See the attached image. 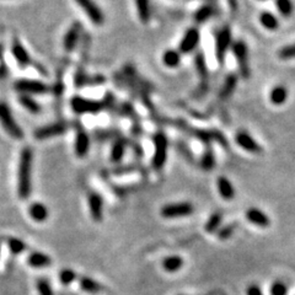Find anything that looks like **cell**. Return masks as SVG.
<instances>
[{
  "instance_id": "19",
  "label": "cell",
  "mask_w": 295,
  "mask_h": 295,
  "mask_svg": "<svg viewBox=\"0 0 295 295\" xmlns=\"http://www.w3.org/2000/svg\"><path fill=\"white\" fill-rule=\"evenodd\" d=\"M28 214H30V217L32 218L35 221L42 223V221H45L48 218V209L43 203L35 202L28 208Z\"/></svg>"
},
{
  "instance_id": "36",
  "label": "cell",
  "mask_w": 295,
  "mask_h": 295,
  "mask_svg": "<svg viewBox=\"0 0 295 295\" xmlns=\"http://www.w3.org/2000/svg\"><path fill=\"white\" fill-rule=\"evenodd\" d=\"M196 65H197L199 75L202 76V80L203 81L208 80V70H207V67H205V62L204 59H203L202 54H198L197 57H196Z\"/></svg>"
},
{
  "instance_id": "13",
  "label": "cell",
  "mask_w": 295,
  "mask_h": 295,
  "mask_svg": "<svg viewBox=\"0 0 295 295\" xmlns=\"http://www.w3.org/2000/svg\"><path fill=\"white\" fill-rule=\"evenodd\" d=\"M89 208L90 214L95 221H101L103 217V200L98 193H90L89 195Z\"/></svg>"
},
{
  "instance_id": "6",
  "label": "cell",
  "mask_w": 295,
  "mask_h": 295,
  "mask_svg": "<svg viewBox=\"0 0 295 295\" xmlns=\"http://www.w3.org/2000/svg\"><path fill=\"white\" fill-rule=\"evenodd\" d=\"M231 45V31L228 26L219 30L215 37V54H217L219 63L224 62L226 52Z\"/></svg>"
},
{
  "instance_id": "21",
  "label": "cell",
  "mask_w": 295,
  "mask_h": 295,
  "mask_svg": "<svg viewBox=\"0 0 295 295\" xmlns=\"http://www.w3.org/2000/svg\"><path fill=\"white\" fill-rule=\"evenodd\" d=\"M288 98V90L285 86L277 85L270 90V100L273 105H283Z\"/></svg>"
},
{
  "instance_id": "7",
  "label": "cell",
  "mask_w": 295,
  "mask_h": 295,
  "mask_svg": "<svg viewBox=\"0 0 295 295\" xmlns=\"http://www.w3.org/2000/svg\"><path fill=\"white\" fill-rule=\"evenodd\" d=\"M233 53L238 60L239 68H240V74L245 79L250 76V67H248V52L247 46L243 41H238L233 45Z\"/></svg>"
},
{
  "instance_id": "29",
  "label": "cell",
  "mask_w": 295,
  "mask_h": 295,
  "mask_svg": "<svg viewBox=\"0 0 295 295\" xmlns=\"http://www.w3.org/2000/svg\"><path fill=\"white\" fill-rule=\"evenodd\" d=\"M221 220H223L221 213H214V214H212V217H210L207 223H205V231H208V233H214V231H217L218 229H219L220 224H221Z\"/></svg>"
},
{
  "instance_id": "32",
  "label": "cell",
  "mask_w": 295,
  "mask_h": 295,
  "mask_svg": "<svg viewBox=\"0 0 295 295\" xmlns=\"http://www.w3.org/2000/svg\"><path fill=\"white\" fill-rule=\"evenodd\" d=\"M8 246H9V248H10L11 252L15 253V255L24 252V251L27 248V246H26V244L24 243L23 240H20V239H16V238L9 239Z\"/></svg>"
},
{
  "instance_id": "42",
  "label": "cell",
  "mask_w": 295,
  "mask_h": 295,
  "mask_svg": "<svg viewBox=\"0 0 295 295\" xmlns=\"http://www.w3.org/2000/svg\"><path fill=\"white\" fill-rule=\"evenodd\" d=\"M261 1H263V0H261Z\"/></svg>"
},
{
  "instance_id": "18",
  "label": "cell",
  "mask_w": 295,
  "mask_h": 295,
  "mask_svg": "<svg viewBox=\"0 0 295 295\" xmlns=\"http://www.w3.org/2000/svg\"><path fill=\"white\" fill-rule=\"evenodd\" d=\"M217 185H218V191H219L220 196L223 197V199L231 200L234 197H235V190H234L233 185H231V182L226 177L220 176L217 181Z\"/></svg>"
},
{
  "instance_id": "2",
  "label": "cell",
  "mask_w": 295,
  "mask_h": 295,
  "mask_svg": "<svg viewBox=\"0 0 295 295\" xmlns=\"http://www.w3.org/2000/svg\"><path fill=\"white\" fill-rule=\"evenodd\" d=\"M0 123L3 125V128L5 129V132L8 133L10 137H13L14 139H23L24 138V130L20 125L18 124V122L14 118L13 112H11L10 107L8 106V103L0 101Z\"/></svg>"
},
{
  "instance_id": "9",
  "label": "cell",
  "mask_w": 295,
  "mask_h": 295,
  "mask_svg": "<svg viewBox=\"0 0 295 295\" xmlns=\"http://www.w3.org/2000/svg\"><path fill=\"white\" fill-rule=\"evenodd\" d=\"M15 89L20 93L26 94H45L47 93L48 86L38 80H28V79H20L14 84Z\"/></svg>"
},
{
  "instance_id": "20",
  "label": "cell",
  "mask_w": 295,
  "mask_h": 295,
  "mask_svg": "<svg viewBox=\"0 0 295 295\" xmlns=\"http://www.w3.org/2000/svg\"><path fill=\"white\" fill-rule=\"evenodd\" d=\"M27 262L33 268H45L52 263V260L48 255L42 252H32L27 258Z\"/></svg>"
},
{
  "instance_id": "8",
  "label": "cell",
  "mask_w": 295,
  "mask_h": 295,
  "mask_svg": "<svg viewBox=\"0 0 295 295\" xmlns=\"http://www.w3.org/2000/svg\"><path fill=\"white\" fill-rule=\"evenodd\" d=\"M76 4L84 10V13L89 16L93 24L95 25H102L105 23V15L100 6L94 0H75Z\"/></svg>"
},
{
  "instance_id": "37",
  "label": "cell",
  "mask_w": 295,
  "mask_h": 295,
  "mask_svg": "<svg viewBox=\"0 0 295 295\" xmlns=\"http://www.w3.org/2000/svg\"><path fill=\"white\" fill-rule=\"evenodd\" d=\"M278 55H279L280 59H284V60L295 58V43L294 45H289L280 48L279 52H278Z\"/></svg>"
},
{
  "instance_id": "24",
  "label": "cell",
  "mask_w": 295,
  "mask_h": 295,
  "mask_svg": "<svg viewBox=\"0 0 295 295\" xmlns=\"http://www.w3.org/2000/svg\"><path fill=\"white\" fill-rule=\"evenodd\" d=\"M163 62L169 68L178 67L181 63V53L175 49L166 50L163 54Z\"/></svg>"
},
{
  "instance_id": "16",
  "label": "cell",
  "mask_w": 295,
  "mask_h": 295,
  "mask_svg": "<svg viewBox=\"0 0 295 295\" xmlns=\"http://www.w3.org/2000/svg\"><path fill=\"white\" fill-rule=\"evenodd\" d=\"M74 148H75V154L79 158H84L89 153V149H90V138H89V135L84 130H79L76 133Z\"/></svg>"
},
{
  "instance_id": "28",
  "label": "cell",
  "mask_w": 295,
  "mask_h": 295,
  "mask_svg": "<svg viewBox=\"0 0 295 295\" xmlns=\"http://www.w3.org/2000/svg\"><path fill=\"white\" fill-rule=\"evenodd\" d=\"M19 102L31 113H38L41 111V106L28 95H21L19 98Z\"/></svg>"
},
{
  "instance_id": "4",
  "label": "cell",
  "mask_w": 295,
  "mask_h": 295,
  "mask_svg": "<svg viewBox=\"0 0 295 295\" xmlns=\"http://www.w3.org/2000/svg\"><path fill=\"white\" fill-rule=\"evenodd\" d=\"M73 111L79 115L83 113H98L103 108L102 102H98L95 100H89V98H81V96H74L70 101Z\"/></svg>"
},
{
  "instance_id": "25",
  "label": "cell",
  "mask_w": 295,
  "mask_h": 295,
  "mask_svg": "<svg viewBox=\"0 0 295 295\" xmlns=\"http://www.w3.org/2000/svg\"><path fill=\"white\" fill-rule=\"evenodd\" d=\"M260 23L268 31H275L278 28V26H279L278 19L272 13H268V11H265V13L261 14Z\"/></svg>"
},
{
  "instance_id": "34",
  "label": "cell",
  "mask_w": 295,
  "mask_h": 295,
  "mask_svg": "<svg viewBox=\"0 0 295 295\" xmlns=\"http://www.w3.org/2000/svg\"><path fill=\"white\" fill-rule=\"evenodd\" d=\"M277 8L283 16H290L293 13V4L290 0H275Z\"/></svg>"
},
{
  "instance_id": "26",
  "label": "cell",
  "mask_w": 295,
  "mask_h": 295,
  "mask_svg": "<svg viewBox=\"0 0 295 295\" xmlns=\"http://www.w3.org/2000/svg\"><path fill=\"white\" fill-rule=\"evenodd\" d=\"M80 288L84 290V292L90 293V294H96V293L102 290V284H100V283L96 282V280L91 279V278L81 277Z\"/></svg>"
},
{
  "instance_id": "5",
  "label": "cell",
  "mask_w": 295,
  "mask_h": 295,
  "mask_svg": "<svg viewBox=\"0 0 295 295\" xmlns=\"http://www.w3.org/2000/svg\"><path fill=\"white\" fill-rule=\"evenodd\" d=\"M195 212L193 204L188 202H180L172 203V204L164 205L161 209V215L166 219H176V218L187 217Z\"/></svg>"
},
{
  "instance_id": "30",
  "label": "cell",
  "mask_w": 295,
  "mask_h": 295,
  "mask_svg": "<svg viewBox=\"0 0 295 295\" xmlns=\"http://www.w3.org/2000/svg\"><path fill=\"white\" fill-rule=\"evenodd\" d=\"M124 148L125 145L122 140H118L113 144L112 150H111V160L113 163H120L122 160L123 155H124Z\"/></svg>"
},
{
  "instance_id": "11",
  "label": "cell",
  "mask_w": 295,
  "mask_h": 295,
  "mask_svg": "<svg viewBox=\"0 0 295 295\" xmlns=\"http://www.w3.org/2000/svg\"><path fill=\"white\" fill-rule=\"evenodd\" d=\"M199 31L197 28L192 27L190 30L186 31L185 36H183L182 41L180 43V48L178 52L180 53H191L196 49V47L199 43Z\"/></svg>"
},
{
  "instance_id": "1",
  "label": "cell",
  "mask_w": 295,
  "mask_h": 295,
  "mask_svg": "<svg viewBox=\"0 0 295 295\" xmlns=\"http://www.w3.org/2000/svg\"><path fill=\"white\" fill-rule=\"evenodd\" d=\"M32 160L31 148L25 147L20 153L18 172V193L21 199H27L32 192Z\"/></svg>"
},
{
  "instance_id": "3",
  "label": "cell",
  "mask_w": 295,
  "mask_h": 295,
  "mask_svg": "<svg viewBox=\"0 0 295 295\" xmlns=\"http://www.w3.org/2000/svg\"><path fill=\"white\" fill-rule=\"evenodd\" d=\"M154 148L155 149H154L153 168L155 170H161L168 159L169 148V140L163 132H159L154 135Z\"/></svg>"
},
{
  "instance_id": "41",
  "label": "cell",
  "mask_w": 295,
  "mask_h": 295,
  "mask_svg": "<svg viewBox=\"0 0 295 295\" xmlns=\"http://www.w3.org/2000/svg\"><path fill=\"white\" fill-rule=\"evenodd\" d=\"M246 293H247V295H263L261 288L256 284L250 285V287L247 288V290H246Z\"/></svg>"
},
{
  "instance_id": "35",
  "label": "cell",
  "mask_w": 295,
  "mask_h": 295,
  "mask_svg": "<svg viewBox=\"0 0 295 295\" xmlns=\"http://www.w3.org/2000/svg\"><path fill=\"white\" fill-rule=\"evenodd\" d=\"M37 290L40 293V295H54L52 287H50L48 280L45 279V278H40L37 280Z\"/></svg>"
},
{
  "instance_id": "22",
  "label": "cell",
  "mask_w": 295,
  "mask_h": 295,
  "mask_svg": "<svg viewBox=\"0 0 295 295\" xmlns=\"http://www.w3.org/2000/svg\"><path fill=\"white\" fill-rule=\"evenodd\" d=\"M135 5H137V11L139 19L143 24H148L150 21L151 10L149 0H135Z\"/></svg>"
},
{
  "instance_id": "27",
  "label": "cell",
  "mask_w": 295,
  "mask_h": 295,
  "mask_svg": "<svg viewBox=\"0 0 295 295\" xmlns=\"http://www.w3.org/2000/svg\"><path fill=\"white\" fill-rule=\"evenodd\" d=\"M182 266H183V260L181 257H178V256H170V257L165 258V260L163 261L164 270L171 273L181 270Z\"/></svg>"
},
{
  "instance_id": "33",
  "label": "cell",
  "mask_w": 295,
  "mask_h": 295,
  "mask_svg": "<svg viewBox=\"0 0 295 295\" xmlns=\"http://www.w3.org/2000/svg\"><path fill=\"white\" fill-rule=\"evenodd\" d=\"M212 15H213V9L210 8V6L205 5V6H202L199 10H197V13L195 14V19L198 24H202V23H205V21H207Z\"/></svg>"
},
{
  "instance_id": "38",
  "label": "cell",
  "mask_w": 295,
  "mask_h": 295,
  "mask_svg": "<svg viewBox=\"0 0 295 295\" xmlns=\"http://www.w3.org/2000/svg\"><path fill=\"white\" fill-rule=\"evenodd\" d=\"M76 273L73 270H63L59 273V279L63 284H70L75 280Z\"/></svg>"
},
{
  "instance_id": "40",
  "label": "cell",
  "mask_w": 295,
  "mask_h": 295,
  "mask_svg": "<svg viewBox=\"0 0 295 295\" xmlns=\"http://www.w3.org/2000/svg\"><path fill=\"white\" fill-rule=\"evenodd\" d=\"M234 230H235V225H234V224L225 226V228H223L219 231V239L220 240H226V239H229L233 235Z\"/></svg>"
},
{
  "instance_id": "12",
  "label": "cell",
  "mask_w": 295,
  "mask_h": 295,
  "mask_svg": "<svg viewBox=\"0 0 295 295\" xmlns=\"http://www.w3.org/2000/svg\"><path fill=\"white\" fill-rule=\"evenodd\" d=\"M235 142L238 143L239 147L248 153L258 154L262 151V147L246 132H239L235 137Z\"/></svg>"
},
{
  "instance_id": "39",
  "label": "cell",
  "mask_w": 295,
  "mask_h": 295,
  "mask_svg": "<svg viewBox=\"0 0 295 295\" xmlns=\"http://www.w3.org/2000/svg\"><path fill=\"white\" fill-rule=\"evenodd\" d=\"M288 288L283 282H274L270 287V295H287Z\"/></svg>"
},
{
  "instance_id": "14",
  "label": "cell",
  "mask_w": 295,
  "mask_h": 295,
  "mask_svg": "<svg viewBox=\"0 0 295 295\" xmlns=\"http://www.w3.org/2000/svg\"><path fill=\"white\" fill-rule=\"evenodd\" d=\"M246 219L250 223L255 224V225L260 226V228H268L270 224V220L268 218V215L266 213H263L262 210L257 209V208H250L246 212Z\"/></svg>"
},
{
  "instance_id": "15",
  "label": "cell",
  "mask_w": 295,
  "mask_h": 295,
  "mask_svg": "<svg viewBox=\"0 0 295 295\" xmlns=\"http://www.w3.org/2000/svg\"><path fill=\"white\" fill-rule=\"evenodd\" d=\"M80 28L81 26L79 24H74L72 27L68 30V32L65 33L64 41H63V46H64V49L67 52H72L75 46L78 45V41L80 38Z\"/></svg>"
},
{
  "instance_id": "23",
  "label": "cell",
  "mask_w": 295,
  "mask_h": 295,
  "mask_svg": "<svg viewBox=\"0 0 295 295\" xmlns=\"http://www.w3.org/2000/svg\"><path fill=\"white\" fill-rule=\"evenodd\" d=\"M238 86V76L230 74V75L226 76L225 83H224L223 89H221V93H220V98H228L231 94L234 93V90Z\"/></svg>"
},
{
  "instance_id": "17",
  "label": "cell",
  "mask_w": 295,
  "mask_h": 295,
  "mask_svg": "<svg viewBox=\"0 0 295 295\" xmlns=\"http://www.w3.org/2000/svg\"><path fill=\"white\" fill-rule=\"evenodd\" d=\"M11 49H13L14 58H15L16 62H18V64L20 65V67H27V65L30 64V54H28L26 48L24 47L19 41H15V42L13 43V48H11Z\"/></svg>"
},
{
  "instance_id": "10",
  "label": "cell",
  "mask_w": 295,
  "mask_h": 295,
  "mask_svg": "<svg viewBox=\"0 0 295 295\" xmlns=\"http://www.w3.org/2000/svg\"><path fill=\"white\" fill-rule=\"evenodd\" d=\"M65 130H67V125H65L64 123H52V124H47L45 125V127L37 128V129L35 130V138L38 140L49 139V138L63 134Z\"/></svg>"
},
{
  "instance_id": "31",
  "label": "cell",
  "mask_w": 295,
  "mask_h": 295,
  "mask_svg": "<svg viewBox=\"0 0 295 295\" xmlns=\"http://www.w3.org/2000/svg\"><path fill=\"white\" fill-rule=\"evenodd\" d=\"M215 165V159H214V154H213L212 149L208 148L205 153L203 154V158L200 160V166L204 171H210Z\"/></svg>"
}]
</instances>
